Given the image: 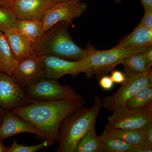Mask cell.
<instances>
[{"label": "cell", "instance_id": "1", "mask_svg": "<svg viewBox=\"0 0 152 152\" xmlns=\"http://www.w3.org/2000/svg\"><path fill=\"white\" fill-rule=\"evenodd\" d=\"M84 98L80 99L41 101L28 99V104L13 110L21 118L28 121L43 135V140L57 142L58 130L66 117L84 106Z\"/></svg>", "mask_w": 152, "mask_h": 152}, {"label": "cell", "instance_id": "2", "mask_svg": "<svg viewBox=\"0 0 152 152\" xmlns=\"http://www.w3.org/2000/svg\"><path fill=\"white\" fill-rule=\"evenodd\" d=\"M69 26L66 22H58L43 32L33 42L35 52L42 56H53L72 61L85 59L88 52L75 42Z\"/></svg>", "mask_w": 152, "mask_h": 152}, {"label": "cell", "instance_id": "3", "mask_svg": "<svg viewBox=\"0 0 152 152\" xmlns=\"http://www.w3.org/2000/svg\"><path fill=\"white\" fill-rule=\"evenodd\" d=\"M102 106L99 96L90 107L83 106L63 120L58 130L57 152H74L78 143L90 128L96 125Z\"/></svg>", "mask_w": 152, "mask_h": 152}, {"label": "cell", "instance_id": "4", "mask_svg": "<svg viewBox=\"0 0 152 152\" xmlns=\"http://www.w3.org/2000/svg\"><path fill=\"white\" fill-rule=\"evenodd\" d=\"M147 47L135 49L113 48L109 50H98L91 45H88L86 48L88 52V56L85 60L88 66L89 70L86 77L90 78L95 75L97 78L100 79L113 71L126 58L132 54L142 53Z\"/></svg>", "mask_w": 152, "mask_h": 152}, {"label": "cell", "instance_id": "5", "mask_svg": "<svg viewBox=\"0 0 152 152\" xmlns=\"http://www.w3.org/2000/svg\"><path fill=\"white\" fill-rule=\"evenodd\" d=\"M126 80L119 89L110 96L102 99V106L106 110L112 111L115 108L124 105L138 90L143 87H152V71L145 73H136L124 69Z\"/></svg>", "mask_w": 152, "mask_h": 152}, {"label": "cell", "instance_id": "6", "mask_svg": "<svg viewBox=\"0 0 152 152\" xmlns=\"http://www.w3.org/2000/svg\"><path fill=\"white\" fill-rule=\"evenodd\" d=\"M24 89L28 99L36 100L56 101L83 98L68 85H62L58 80L46 77L26 87Z\"/></svg>", "mask_w": 152, "mask_h": 152}, {"label": "cell", "instance_id": "7", "mask_svg": "<svg viewBox=\"0 0 152 152\" xmlns=\"http://www.w3.org/2000/svg\"><path fill=\"white\" fill-rule=\"evenodd\" d=\"M112 111L105 127L136 129L142 128L152 121V103L135 108H129L124 105H121Z\"/></svg>", "mask_w": 152, "mask_h": 152}, {"label": "cell", "instance_id": "8", "mask_svg": "<svg viewBox=\"0 0 152 152\" xmlns=\"http://www.w3.org/2000/svg\"><path fill=\"white\" fill-rule=\"evenodd\" d=\"M87 8L88 5L83 0H69L57 3L49 9L43 19L44 31L58 22H66L71 26L74 19L80 17Z\"/></svg>", "mask_w": 152, "mask_h": 152}, {"label": "cell", "instance_id": "9", "mask_svg": "<svg viewBox=\"0 0 152 152\" xmlns=\"http://www.w3.org/2000/svg\"><path fill=\"white\" fill-rule=\"evenodd\" d=\"M45 74L42 56L35 52L31 56L18 62L12 77L25 88L45 77Z\"/></svg>", "mask_w": 152, "mask_h": 152}, {"label": "cell", "instance_id": "10", "mask_svg": "<svg viewBox=\"0 0 152 152\" xmlns=\"http://www.w3.org/2000/svg\"><path fill=\"white\" fill-rule=\"evenodd\" d=\"M45 77L59 80L61 77L70 75L76 77L80 73L86 75L89 67L85 60L72 61L51 56H42Z\"/></svg>", "mask_w": 152, "mask_h": 152}, {"label": "cell", "instance_id": "11", "mask_svg": "<svg viewBox=\"0 0 152 152\" xmlns=\"http://www.w3.org/2000/svg\"><path fill=\"white\" fill-rule=\"evenodd\" d=\"M24 88L14 80L12 76L0 72V107L12 110L28 104Z\"/></svg>", "mask_w": 152, "mask_h": 152}, {"label": "cell", "instance_id": "12", "mask_svg": "<svg viewBox=\"0 0 152 152\" xmlns=\"http://www.w3.org/2000/svg\"><path fill=\"white\" fill-rule=\"evenodd\" d=\"M23 133L34 134L38 139L43 140L42 134L32 124L21 118L12 110H5L0 124V140L2 141Z\"/></svg>", "mask_w": 152, "mask_h": 152}, {"label": "cell", "instance_id": "13", "mask_svg": "<svg viewBox=\"0 0 152 152\" xmlns=\"http://www.w3.org/2000/svg\"><path fill=\"white\" fill-rule=\"evenodd\" d=\"M57 3L53 0H13L12 10L17 20L42 21L47 11Z\"/></svg>", "mask_w": 152, "mask_h": 152}, {"label": "cell", "instance_id": "14", "mask_svg": "<svg viewBox=\"0 0 152 152\" xmlns=\"http://www.w3.org/2000/svg\"><path fill=\"white\" fill-rule=\"evenodd\" d=\"M3 33L17 61L24 59L35 52L33 42L22 35L16 28L6 30Z\"/></svg>", "mask_w": 152, "mask_h": 152}, {"label": "cell", "instance_id": "15", "mask_svg": "<svg viewBox=\"0 0 152 152\" xmlns=\"http://www.w3.org/2000/svg\"><path fill=\"white\" fill-rule=\"evenodd\" d=\"M151 45H152V31L138 25L113 48H140Z\"/></svg>", "mask_w": 152, "mask_h": 152}, {"label": "cell", "instance_id": "16", "mask_svg": "<svg viewBox=\"0 0 152 152\" xmlns=\"http://www.w3.org/2000/svg\"><path fill=\"white\" fill-rule=\"evenodd\" d=\"M18 63L4 34L0 31V72L12 76Z\"/></svg>", "mask_w": 152, "mask_h": 152}, {"label": "cell", "instance_id": "17", "mask_svg": "<svg viewBox=\"0 0 152 152\" xmlns=\"http://www.w3.org/2000/svg\"><path fill=\"white\" fill-rule=\"evenodd\" d=\"M104 132L109 135L122 140L133 145H141L144 143L145 136L142 128L136 129H125L105 127Z\"/></svg>", "mask_w": 152, "mask_h": 152}, {"label": "cell", "instance_id": "18", "mask_svg": "<svg viewBox=\"0 0 152 152\" xmlns=\"http://www.w3.org/2000/svg\"><path fill=\"white\" fill-rule=\"evenodd\" d=\"M16 28L19 32L34 42L44 31L42 21L33 19L17 20Z\"/></svg>", "mask_w": 152, "mask_h": 152}, {"label": "cell", "instance_id": "19", "mask_svg": "<svg viewBox=\"0 0 152 152\" xmlns=\"http://www.w3.org/2000/svg\"><path fill=\"white\" fill-rule=\"evenodd\" d=\"M99 137L100 152H131L134 146L104 132Z\"/></svg>", "mask_w": 152, "mask_h": 152}, {"label": "cell", "instance_id": "20", "mask_svg": "<svg viewBox=\"0 0 152 152\" xmlns=\"http://www.w3.org/2000/svg\"><path fill=\"white\" fill-rule=\"evenodd\" d=\"M121 64L124 69L136 73H145L151 70L152 63L142 53L132 54L123 60Z\"/></svg>", "mask_w": 152, "mask_h": 152}, {"label": "cell", "instance_id": "21", "mask_svg": "<svg viewBox=\"0 0 152 152\" xmlns=\"http://www.w3.org/2000/svg\"><path fill=\"white\" fill-rule=\"evenodd\" d=\"M95 127L96 125L93 126L83 136L74 152H100L99 137Z\"/></svg>", "mask_w": 152, "mask_h": 152}, {"label": "cell", "instance_id": "22", "mask_svg": "<svg viewBox=\"0 0 152 152\" xmlns=\"http://www.w3.org/2000/svg\"><path fill=\"white\" fill-rule=\"evenodd\" d=\"M152 103V87L142 88L126 101L124 105L129 108L141 107Z\"/></svg>", "mask_w": 152, "mask_h": 152}, {"label": "cell", "instance_id": "23", "mask_svg": "<svg viewBox=\"0 0 152 152\" xmlns=\"http://www.w3.org/2000/svg\"><path fill=\"white\" fill-rule=\"evenodd\" d=\"M17 20L12 10L0 6V31L16 28Z\"/></svg>", "mask_w": 152, "mask_h": 152}, {"label": "cell", "instance_id": "24", "mask_svg": "<svg viewBox=\"0 0 152 152\" xmlns=\"http://www.w3.org/2000/svg\"><path fill=\"white\" fill-rule=\"evenodd\" d=\"M13 140L12 145L9 147V152H35L44 148L51 146L55 143L51 141L45 140L38 145L26 146L18 144L15 139Z\"/></svg>", "mask_w": 152, "mask_h": 152}, {"label": "cell", "instance_id": "25", "mask_svg": "<svg viewBox=\"0 0 152 152\" xmlns=\"http://www.w3.org/2000/svg\"><path fill=\"white\" fill-rule=\"evenodd\" d=\"M142 129L145 136L143 144L152 148V121L146 124Z\"/></svg>", "mask_w": 152, "mask_h": 152}, {"label": "cell", "instance_id": "26", "mask_svg": "<svg viewBox=\"0 0 152 152\" xmlns=\"http://www.w3.org/2000/svg\"><path fill=\"white\" fill-rule=\"evenodd\" d=\"M139 25L152 31V8L145 11L144 16Z\"/></svg>", "mask_w": 152, "mask_h": 152}, {"label": "cell", "instance_id": "27", "mask_svg": "<svg viewBox=\"0 0 152 152\" xmlns=\"http://www.w3.org/2000/svg\"><path fill=\"white\" fill-rule=\"evenodd\" d=\"M99 85L104 90L110 91L113 88L114 83L110 77L104 75L101 77L99 82Z\"/></svg>", "mask_w": 152, "mask_h": 152}, {"label": "cell", "instance_id": "28", "mask_svg": "<svg viewBox=\"0 0 152 152\" xmlns=\"http://www.w3.org/2000/svg\"><path fill=\"white\" fill-rule=\"evenodd\" d=\"M110 77L114 83L121 84L124 83L126 79V76L124 72L118 70L112 71Z\"/></svg>", "mask_w": 152, "mask_h": 152}, {"label": "cell", "instance_id": "29", "mask_svg": "<svg viewBox=\"0 0 152 152\" xmlns=\"http://www.w3.org/2000/svg\"><path fill=\"white\" fill-rule=\"evenodd\" d=\"M152 148L147 146L144 144L136 145L133 147L131 152H152Z\"/></svg>", "mask_w": 152, "mask_h": 152}, {"label": "cell", "instance_id": "30", "mask_svg": "<svg viewBox=\"0 0 152 152\" xmlns=\"http://www.w3.org/2000/svg\"><path fill=\"white\" fill-rule=\"evenodd\" d=\"M142 53L148 60L152 63V45L147 47Z\"/></svg>", "mask_w": 152, "mask_h": 152}, {"label": "cell", "instance_id": "31", "mask_svg": "<svg viewBox=\"0 0 152 152\" xmlns=\"http://www.w3.org/2000/svg\"><path fill=\"white\" fill-rule=\"evenodd\" d=\"M13 0H0V6L12 10Z\"/></svg>", "mask_w": 152, "mask_h": 152}, {"label": "cell", "instance_id": "32", "mask_svg": "<svg viewBox=\"0 0 152 152\" xmlns=\"http://www.w3.org/2000/svg\"><path fill=\"white\" fill-rule=\"evenodd\" d=\"M143 7L144 11L152 8V0H140Z\"/></svg>", "mask_w": 152, "mask_h": 152}, {"label": "cell", "instance_id": "33", "mask_svg": "<svg viewBox=\"0 0 152 152\" xmlns=\"http://www.w3.org/2000/svg\"><path fill=\"white\" fill-rule=\"evenodd\" d=\"M9 147L5 146L0 140V152H9Z\"/></svg>", "mask_w": 152, "mask_h": 152}, {"label": "cell", "instance_id": "34", "mask_svg": "<svg viewBox=\"0 0 152 152\" xmlns=\"http://www.w3.org/2000/svg\"><path fill=\"white\" fill-rule=\"evenodd\" d=\"M5 110L0 107V124L2 121L3 117H4V114Z\"/></svg>", "mask_w": 152, "mask_h": 152}, {"label": "cell", "instance_id": "35", "mask_svg": "<svg viewBox=\"0 0 152 152\" xmlns=\"http://www.w3.org/2000/svg\"><path fill=\"white\" fill-rule=\"evenodd\" d=\"M53 1H56L58 3H60L66 1H69V0H53Z\"/></svg>", "mask_w": 152, "mask_h": 152}, {"label": "cell", "instance_id": "36", "mask_svg": "<svg viewBox=\"0 0 152 152\" xmlns=\"http://www.w3.org/2000/svg\"><path fill=\"white\" fill-rule=\"evenodd\" d=\"M122 0H115V3L116 4H119Z\"/></svg>", "mask_w": 152, "mask_h": 152}]
</instances>
